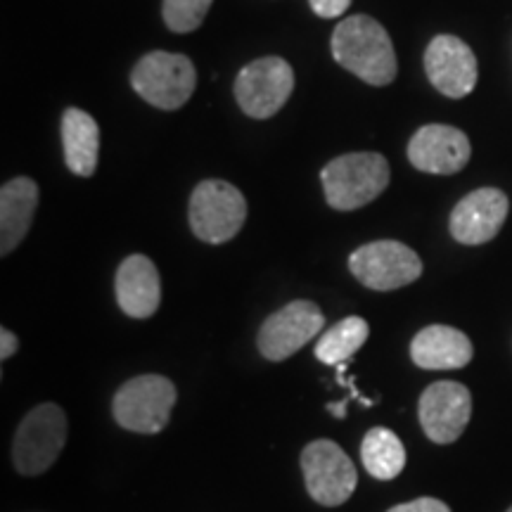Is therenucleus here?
<instances>
[{"label": "nucleus", "instance_id": "1", "mask_svg": "<svg viewBox=\"0 0 512 512\" xmlns=\"http://www.w3.org/2000/svg\"><path fill=\"white\" fill-rule=\"evenodd\" d=\"M332 57L370 86H389L396 79L392 38L380 22L368 15H354L337 24L330 41Z\"/></svg>", "mask_w": 512, "mask_h": 512}, {"label": "nucleus", "instance_id": "2", "mask_svg": "<svg viewBox=\"0 0 512 512\" xmlns=\"http://www.w3.org/2000/svg\"><path fill=\"white\" fill-rule=\"evenodd\" d=\"M389 171L387 159L377 152H351L342 155L320 171L325 200L332 209L354 211L366 207L387 190Z\"/></svg>", "mask_w": 512, "mask_h": 512}, {"label": "nucleus", "instance_id": "3", "mask_svg": "<svg viewBox=\"0 0 512 512\" xmlns=\"http://www.w3.org/2000/svg\"><path fill=\"white\" fill-rule=\"evenodd\" d=\"M176 387L169 377L140 375L128 380L112 401L114 420L128 432L157 434L169 425Z\"/></svg>", "mask_w": 512, "mask_h": 512}, {"label": "nucleus", "instance_id": "4", "mask_svg": "<svg viewBox=\"0 0 512 512\" xmlns=\"http://www.w3.org/2000/svg\"><path fill=\"white\" fill-rule=\"evenodd\" d=\"M67 444V415L55 403H41L17 427L12 460L19 475H43Z\"/></svg>", "mask_w": 512, "mask_h": 512}, {"label": "nucleus", "instance_id": "5", "mask_svg": "<svg viewBox=\"0 0 512 512\" xmlns=\"http://www.w3.org/2000/svg\"><path fill=\"white\" fill-rule=\"evenodd\" d=\"M131 86L140 98L159 110H178L195 93V64L185 55L155 50L133 67Z\"/></svg>", "mask_w": 512, "mask_h": 512}, {"label": "nucleus", "instance_id": "6", "mask_svg": "<svg viewBox=\"0 0 512 512\" xmlns=\"http://www.w3.org/2000/svg\"><path fill=\"white\" fill-rule=\"evenodd\" d=\"M245 195L226 181H202L190 197V228L202 242L223 245L245 226Z\"/></svg>", "mask_w": 512, "mask_h": 512}, {"label": "nucleus", "instance_id": "7", "mask_svg": "<svg viewBox=\"0 0 512 512\" xmlns=\"http://www.w3.org/2000/svg\"><path fill=\"white\" fill-rule=\"evenodd\" d=\"M349 268L358 283L377 292L399 290L422 275L420 256L396 240H377L358 247L349 256Z\"/></svg>", "mask_w": 512, "mask_h": 512}, {"label": "nucleus", "instance_id": "8", "mask_svg": "<svg viewBox=\"0 0 512 512\" xmlns=\"http://www.w3.org/2000/svg\"><path fill=\"white\" fill-rule=\"evenodd\" d=\"M302 470L309 496L320 505L347 503L356 491L358 475L347 453L335 441L318 439L302 451Z\"/></svg>", "mask_w": 512, "mask_h": 512}, {"label": "nucleus", "instance_id": "9", "mask_svg": "<svg viewBox=\"0 0 512 512\" xmlns=\"http://www.w3.org/2000/svg\"><path fill=\"white\" fill-rule=\"evenodd\" d=\"M294 91V72L283 57H261L249 62L235 81V98L242 112L268 119L283 110Z\"/></svg>", "mask_w": 512, "mask_h": 512}, {"label": "nucleus", "instance_id": "10", "mask_svg": "<svg viewBox=\"0 0 512 512\" xmlns=\"http://www.w3.org/2000/svg\"><path fill=\"white\" fill-rule=\"evenodd\" d=\"M325 316L313 302L299 299L266 318L259 330V351L268 361H285L323 330Z\"/></svg>", "mask_w": 512, "mask_h": 512}, {"label": "nucleus", "instance_id": "11", "mask_svg": "<svg viewBox=\"0 0 512 512\" xmlns=\"http://www.w3.org/2000/svg\"><path fill=\"white\" fill-rule=\"evenodd\" d=\"M420 425L434 444H453L472 415L470 389L460 382H434L420 396Z\"/></svg>", "mask_w": 512, "mask_h": 512}, {"label": "nucleus", "instance_id": "12", "mask_svg": "<svg viewBox=\"0 0 512 512\" xmlns=\"http://www.w3.org/2000/svg\"><path fill=\"white\" fill-rule=\"evenodd\" d=\"M425 72L446 98H465L477 86V57L465 41L441 34L427 46Z\"/></svg>", "mask_w": 512, "mask_h": 512}, {"label": "nucleus", "instance_id": "13", "mask_svg": "<svg viewBox=\"0 0 512 512\" xmlns=\"http://www.w3.org/2000/svg\"><path fill=\"white\" fill-rule=\"evenodd\" d=\"M470 140L460 128L446 124L422 126L408 143V159L425 174L451 176L470 162Z\"/></svg>", "mask_w": 512, "mask_h": 512}, {"label": "nucleus", "instance_id": "14", "mask_svg": "<svg viewBox=\"0 0 512 512\" xmlns=\"http://www.w3.org/2000/svg\"><path fill=\"white\" fill-rule=\"evenodd\" d=\"M510 202L505 192L496 188H479L463 197L451 214V235L460 245H484L494 240L508 219Z\"/></svg>", "mask_w": 512, "mask_h": 512}, {"label": "nucleus", "instance_id": "15", "mask_svg": "<svg viewBox=\"0 0 512 512\" xmlns=\"http://www.w3.org/2000/svg\"><path fill=\"white\" fill-rule=\"evenodd\" d=\"M117 302L131 318H150L162 302L157 266L143 254L128 256L117 271Z\"/></svg>", "mask_w": 512, "mask_h": 512}, {"label": "nucleus", "instance_id": "16", "mask_svg": "<svg viewBox=\"0 0 512 512\" xmlns=\"http://www.w3.org/2000/svg\"><path fill=\"white\" fill-rule=\"evenodd\" d=\"M472 342L465 332L448 325H430L411 342L415 366L425 370H458L472 361Z\"/></svg>", "mask_w": 512, "mask_h": 512}, {"label": "nucleus", "instance_id": "17", "mask_svg": "<svg viewBox=\"0 0 512 512\" xmlns=\"http://www.w3.org/2000/svg\"><path fill=\"white\" fill-rule=\"evenodd\" d=\"M38 207V185L31 178H12L0 190V254L8 256L29 233Z\"/></svg>", "mask_w": 512, "mask_h": 512}, {"label": "nucleus", "instance_id": "18", "mask_svg": "<svg viewBox=\"0 0 512 512\" xmlns=\"http://www.w3.org/2000/svg\"><path fill=\"white\" fill-rule=\"evenodd\" d=\"M62 145L64 162L76 176H93L98 169L100 128L88 112L67 110L62 114Z\"/></svg>", "mask_w": 512, "mask_h": 512}, {"label": "nucleus", "instance_id": "19", "mask_svg": "<svg viewBox=\"0 0 512 512\" xmlns=\"http://www.w3.org/2000/svg\"><path fill=\"white\" fill-rule=\"evenodd\" d=\"M363 467L375 479H394L406 467V448L401 439L387 427H373L361 444Z\"/></svg>", "mask_w": 512, "mask_h": 512}, {"label": "nucleus", "instance_id": "20", "mask_svg": "<svg viewBox=\"0 0 512 512\" xmlns=\"http://www.w3.org/2000/svg\"><path fill=\"white\" fill-rule=\"evenodd\" d=\"M368 335L370 328L363 318L351 316L339 320L337 325H332V328L318 339L316 358L318 361L328 363V366H339V363L349 361V358L366 344Z\"/></svg>", "mask_w": 512, "mask_h": 512}, {"label": "nucleus", "instance_id": "21", "mask_svg": "<svg viewBox=\"0 0 512 512\" xmlns=\"http://www.w3.org/2000/svg\"><path fill=\"white\" fill-rule=\"evenodd\" d=\"M211 0H164V22L176 34L195 31L207 17Z\"/></svg>", "mask_w": 512, "mask_h": 512}, {"label": "nucleus", "instance_id": "22", "mask_svg": "<svg viewBox=\"0 0 512 512\" xmlns=\"http://www.w3.org/2000/svg\"><path fill=\"white\" fill-rule=\"evenodd\" d=\"M389 512H451V508L439 498H418V501L396 505Z\"/></svg>", "mask_w": 512, "mask_h": 512}, {"label": "nucleus", "instance_id": "23", "mask_svg": "<svg viewBox=\"0 0 512 512\" xmlns=\"http://www.w3.org/2000/svg\"><path fill=\"white\" fill-rule=\"evenodd\" d=\"M309 3H311V10L316 12L318 17L332 19V17L344 15V12L349 10L351 0H309Z\"/></svg>", "mask_w": 512, "mask_h": 512}, {"label": "nucleus", "instance_id": "24", "mask_svg": "<svg viewBox=\"0 0 512 512\" xmlns=\"http://www.w3.org/2000/svg\"><path fill=\"white\" fill-rule=\"evenodd\" d=\"M17 347H19V342H17L15 332H10L8 328L0 330V358H3V361H8V358L17 351Z\"/></svg>", "mask_w": 512, "mask_h": 512}, {"label": "nucleus", "instance_id": "25", "mask_svg": "<svg viewBox=\"0 0 512 512\" xmlns=\"http://www.w3.org/2000/svg\"><path fill=\"white\" fill-rule=\"evenodd\" d=\"M351 399H344L342 403H328V411L332 413V415H337L339 420H344L347 418V403H349Z\"/></svg>", "mask_w": 512, "mask_h": 512}, {"label": "nucleus", "instance_id": "26", "mask_svg": "<svg viewBox=\"0 0 512 512\" xmlns=\"http://www.w3.org/2000/svg\"><path fill=\"white\" fill-rule=\"evenodd\" d=\"M508 512H512V508H510V510H508Z\"/></svg>", "mask_w": 512, "mask_h": 512}]
</instances>
